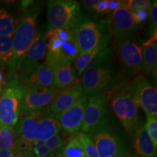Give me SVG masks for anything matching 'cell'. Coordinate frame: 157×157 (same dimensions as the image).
Masks as SVG:
<instances>
[{
	"mask_svg": "<svg viewBox=\"0 0 157 157\" xmlns=\"http://www.w3.org/2000/svg\"><path fill=\"white\" fill-rule=\"evenodd\" d=\"M47 54L72 63L74 61H75L76 58L80 53L76 45L75 37H74L69 40L63 41L60 48L56 53L50 54L47 52Z\"/></svg>",
	"mask_w": 157,
	"mask_h": 157,
	"instance_id": "cell-22",
	"label": "cell"
},
{
	"mask_svg": "<svg viewBox=\"0 0 157 157\" xmlns=\"http://www.w3.org/2000/svg\"><path fill=\"white\" fill-rule=\"evenodd\" d=\"M36 12H29L21 19L15 29L13 36V58L9 65L12 75H15L21 60L34 42L36 36Z\"/></svg>",
	"mask_w": 157,
	"mask_h": 157,
	"instance_id": "cell-4",
	"label": "cell"
},
{
	"mask_svg": "<svg viewBox=\"0 0 157 157\" xmlns=\"http://www.w3.org/2000/svg\"><path fill=\"white\" fill-rule=\"evenodd\" d=\"M109 51L106 48L95 58L83 72L82 87L83 93L90 97L103 93L114 84V70L108 60Z\"/></svg>",
	"mask_w": 157,
	"mask_h": 157,
	"instance_id": "cell-2",
	"label": "cell"
},
{
	"mask_svg": "<svg viewBox=\"0 0 157 157\" xmlns=\"http://www.w3.org/2000/svg\"><path fill=\"white\" fill-rule=\"evenodd\" d=\"M111 23L116 35L115 40L128 39L127 37L130 36L137 25L124 1L121 7L113 13Z\"/></svg>",
	"mask_w": 157,
	"mask_h": 157,
	"instance_id": "cell-17",
	"label": "cell"
},
{
	"mask_svg": "<svg viewBox=\"0 0 157 157\" xmlns=\"http://www.w3.org/2000/svg\"><path fill=\"white\" fill-rule=\"evenodd\" d=\"M58 91L60 90H57L54 87H40L25 86L21 115L48 108Z\"/></svg>",
	"mask_w": 157,
	"mask_h": 157,
	"instance_id": "cell-10",
	"label": "cell"
},
{
	"mask_svg": "<svg viewBox=\"0 0 157 157\" xmlns=\"http://www.w3.org/2000/svg\"><path fill=\"white\" fill-rule=\"evenodd\" d=\"M119 61L132 75L138 74L143 69L142 49L129 39H118L114 42Z\"/></svg>",
	"mask_w": 157,
	"mask_h": 157,
	"instance_id": "cell-11",
	"label": "cell"
},
{
	"mask_svg": "<svg viewBox=\"0 0 157 157\" xmlns=\"http://www.w3.org/2000/svg\"><path fill=\"white\" fill-rule=\"evenodd\" d=\"M16 127L17 140L29 145L34 140L45 142L61 131L54 115L48 108L23 115Z\"/></svg>",
	"mask_w": 157,
	"mask_h": 157,
	"instance_id": "cell-1",
	"label": "cell"
},
{
	"mask_svg": "<svg viewBox=\"0 0 157 157\" xmlns=\"http://www.w3.org/2000/svg\"><path fill=\"white\" fill-rule=\"evenodd\" d=\"M108 41H105L101 44L98 45L97 48L93 50L88 51V52L80 53L75 60V67L76 69V73L78 76H81L84 71L86 70L90 64L95 60V58L98 55L106 49V45Z\"/></svg>",
	"mask_w": 157,
	"mask_h": 157,
	"instance_id": "cell-21",
	"label": "cell"
},
{
	"mask_svg": "<svg viewBox=\"0 0 157 157\" xmlns=\"http://www.w3.org/2000/svg\"><path fill=\"white\" fill-rule=\"evenodd\" d=\"M89 135L96 147L98 157L123 156L126 154L124 143L103 121Z\"/></svg>",
	"mask_w": 157,
	"mask_h": 157,
	"instance_id": "cell-7",
	"label": "cell"
},
{
	"mask_svg": "<svg viewBox=\"0 0 157 157\" xmlns=\"http://www.w3.org/2000/svg\"><path fill=\"white\" fill-rule=\"evenodd\" d=\"M78 139L81 145L83 147V149L87 157H98V152L96 150V147L94 144L93 139L90 136L89 134L82 132H78L74 134Z\"/></svg>",
	"mask_w": 157,
	"mask_h": 157,
	"instance_id": "cell-28",
	"label": "cell"
},
{
	"mask_svg": "<svg viewBox=\"0 0 157 157\" xmlns=\"http://www.w3.org/2000/svg\"><path fill=\"white\" fill-rule=\"evenodd\" d=\"M121 5H122V1H119V0H109L108 12H114L118 8H119Z\"/></svg>",
	"mask_w": 157,
	"mask_h": 157,
	"instance_id": "cell-34",
	"label": "cell"
},
{
	"mask_svg": "<svg viewBox=\"0 0 157 157\" xmlns=\"http://www.w3.org/2000/svg\"><path fill=\"white\" fill-rule=\"evenodd\" d=\"M149 13H150V10L148 9H139L137 10L131 12L130 13L132 15L135 23L137 25H138L148 20Z\"/></svg>",
	"mask_w": 157,
	"mask_h": 157,
	"instance_id": "cell-32",
	"label": "cell"
},
{
	"mask_svg": "<svg viewBox=\"0 0 157 157\" xmlns=\"http://www.w3.org/2000/svg\"><path fill=\"white\" fill-rule=\"evenodd\" d=\"M25 86L16 76L6 84L0 95V127H14L18 122Z\"/></svg>",
	"mask_w": 157,
	"mask_h": 157,
	"instance_id": "cell-3",
	"label": "cell"
},
{
	"mask_svg": "<svg viewBox=\"0 0 157 157\" xmlns=\"http://www.w3.org/2000/svg\"><path fill=\"white\" fill-rule=\"evenodd\" d=\"M107 113V99L103 93L92 95L84 109L81 132L89 134L104 120Z\"/></svg>",
	"mask_w": 157,
	"mask_h": 157,
	"instance_id": "cell-12",
	"label": "cell"
},
{
	"mask_svg": "<svg viewBox=\"0 0 157 157\" xmlns=\"http://www.w3.org/2000/svg\"><path fill=\"white\" fill-rule=\"evenodd\" d=\"M53 157H60V155H56V156H54Z\"/></svg>",
	"mask_w": 157,
	"mask_h": 157,
	"instance_id": "cell-40",
	"label": "cell"
},
{
	"mask_svg": "<svg viewBox=\"0 0 157 157\" xmlns=\"http://www.w3.org/2000/svg\"><path fill=\"white\" fill-rule=\"evenodd\" d=\"M143 68L149 76L156 77L157 44L156 34L153 35L146 42L143 43L142 52Z\"/></svg>",
	"mask_w": 157,
	"mask_h": 157,
	"instance_id": "cell-20",
	"label": "cell"
},
{
	"mask_svg": "<svg viewBox=\"0 0 157 157\" xmlns=\"http://www.w3.org/2000/svg\"><path fill=\"white\" fill-rule=\"evenodd\" d=\"M2 93V88H1V84H0V95H1Z\"/></svg>",
	"mask_w": 157,
	"mask_h": 157,
	"instance_id": "cell-39",
	"label": "cell"
},
{
	"mask_svg": "<svg viewBox=\"0 0 157 157\" xmlns=\"http://www.w3.org/2000/svg\"><path fill=\"white\" fill-rule=\"evenodd\" d=\"M127 157H137V156H134V155H129Z\"/></svg>",
	"mask_w": 157,
	"mask_h": 157,
	"instance_id": "cell-38",
	"label": "cell"
},
{
	"mask_svg": "<svg viewBox=\"0 0 157 157\" xmlns=\"http://www.w3.org/2000/svg\"><path fill=\"white\" fill-rule=\"evenodd\" d=\"M111 105L127 134L130 137H133L137 128L139 107L135 103L128 83L117 88L113 93Z\"/></svg>",
	"mask_w": 157,
	"mask_h": 157,
	"instance_id": "cell-5",
	"label": "cell"
},
{
	"mask_svg": "<svg viewBox=\"0 0 157 157\" xmlns=\"http://www.w3.org/2000/svg\"><path fill=\"white\" fill-rule=\"evenodd\" d=\"M98 1H99V0H84V1H82V2L87 10H93L94 7H95V6L97 5Z\"/></svg>",
	"mask_w": 157,
	"mask_h": 157,
	"instance_id": "cell-35",
	"label": "cell"
},
{
	"mask_svg": "<svg viewBox=\"0 0 157 157\" xmlns=\"http://www.w3.org/2000/svg\"><path fill=\"white\" fill-rule=\"evenodd\" d=\"M45 63L51 68L54 77V87L60 90L78 82L72 63L46 54Z\"/></svg>",
	"mask_w": 157,
	"mask_h": 157,
	"instance_id": "cell-14",
	"label": "cell"
},
{
	"mask_svg": "<svg viewBox=\"0 0 157 157\" xmlns=\"http://www.w3.org/2000/svg\"><path fill=\"white\" fill-rule=\"evenodd\" d=\"M15 154L13 150L0 151V157H15Z\"/></svg>",
	"mask_w": 157,
	"mask_h": 157,
	"instance_id": "cell-36",
	"label": "cell"
},
{
	"mask_svg": "<svg viewBox=\"0 0 157 157\" xmlns=\"http://www.w3.org/2000/svg\"><path fill=\"white\" fill-rule=\"evenodd\" d=\"M47 39H48L42 33L36 34L34 42L21 60L13 76H18L25 74L40 63V60H42L47 54Z\"/></svg>",
	"mask_w": 157,
	"mask_h": 157,
	"instance_id": "cell-15",
	"label": "cell"
},
{
	"mask_svg": "<svg viewBox=\"0 0 157 157\" xmlns=\"http://www.w3.org/2000/svg\"><path fill=\"white\" fill-rule=\"evenodd\" d=\"M80 7L73 0H52L48 7V21L51 29H75L80 23Z\"/></svg>",
	"mask_w": 157,
	"mask_h": 157,
	"instance_id": "cell-6",
	"label": "cell"
},
{
	"mask_svg": "<svg viewBox=\"0 0 157 157\" xmlns=\"http://www.w3.org/2000/svg\"><path fill=\"white\" fill-rule=\"evenodd\" d=\"M133 138V146L137 157H156V148L146 132L145 126L137 127Z\"/></svg>",
	"mask_w": 157,
	"mask_h": 157,
	"instance_id": "cell-19",
	"label": "cell"
},
{
	"mask_svg": "<svg viewBox=\"0 0 157 157\" xmlns=\"http://www.w3.org/2000/svg\"><path fill=\"white\" fill-rule=\"evenodd\" d=\"M83 94L81 84L78 82L60 90L48 108L52 114H58L73 106Z\"/></svg>",
	"mask_w": 157,
	"mask_h": 157,
	"instance_id": "cell-16",
	"label": "cell"
},
{
	"mask_svg": "<svg viewBox=\"0 0 157 157\" xmlns=\"http://www.w3.org/2000/svg\"><path fill=\"white\" fill-rule=\"evenodd\" d=\"M31 154L35 157H53L49 149L47 148L44 141L34 140L29 143L28 148Z\"/></svg>",
	"mask_w": 157,
	"mask_h": 157,
	"instance_id": "cell-29",
	"label": "cell"
},
{
	"mask_svg": "<svg viewBox=\"0 0 157 157\" xmlns=\"http://www.w3.org/2000/svg\"><path fill=\"white\" fill-rule=\"evenodd\" d=\"M18 23L10 12L0 8V36H13Z\"/></svg>",
	"mask_w": 157,
	"mask_h": 157,
	"instance_id": "cell-23",
	"label": "cell"
},
{
	"mask_svg": "<svg viewBox=\"0 0 157 157\" xmlns=\"http://www.w3.org/2000/svg\"><path fill=\"white\" fill-rule=\"evenodd\" d=\"M87 103V98L83 93L73 106L63 112L54 115L61 130L70 135L79 132L82 128L84 109Z\"/></svg>",
	"mask_w": 157,
	"mask_h": 157,
	"instance_id": "cell-13",
	"label": "cell"
},
{
	"mask_svg": "<svg viewBox=\"0 0 157 157\" xmlns=\"http://www.w3.org/2000/svg\"><path fill=\"white\" fill-rule=\"evenodd\" d=\"M115 157H124V156H115Z\"/></svg>",
	"mask_w": 157,
	"mask_h": 157,
	"instance_id": "cell-41",
	"label": "cell"
},
{
	"mask_svg": "<svg viewBox=\"0 0 157 157\" xmlns=\"http://www.w3.org/2000/svg\"><path fill=\"white\" fill-rule=\"evenodd\" d=\"M18 138L16 125L0 127V151L13 150Z\"/></svg>",
	"mask_w": 157,
	"mask_h": 157,
	"instance_id": "cell-24",
	"label": "cell"
},
{
	"mask_svg": "<svg viewBox=\"0 0 157 157\" xmlns=\"http://www.w3.org/2000/svg\"><path fill=\"white\" fill-rule=\"evenodd\" d=\"M13 53V36H0V64L10 65Z\"/></svg>",
	"mask_w": 157,
	"mask_h": 157,
	"instance_id": "cell-27",
	"label": "cell"
},
{
	"mask_svg": "<svg viewBox=\"0 0 157 157\" xmlns=\"http://www.w3.org/2000/svg\"><path fill=\"white\" fill-rule=\"evenodd\" d=\"M128 84L137 106L143 109L146 115L157 117L156 88L143 75H138Z\"/></svg>",
	"mask_w": 157,
	"mask_h": 157,
	"instance_id": "cell-8",
	"label": "cell"
},
{
	"mask_svg": "<svg viewBox=\"0 0 157 157\" xmlns=\"http://www.w3.org/2000/svg\"><path fill=\"white\" fill-rule=\"evenodd\" d=\"M66 134L67 133L64 132L63 131H60L58 134L54 135L53 137L44 142L47 148L53 156L60 155L67 143L68 138L66 137Z\"/></svg>",
	"mask_w": 157,
	"mask_h": 157,
	"instance_id": "cell-26",
	"label": "cell"
},
{
	"mask_svg": "<svg viewBox=\"0 0 157 157\" xmlns=\"http://www.w3.org/2000/svg\"><path fill=\"white\" fill-rule=\"evenodd\" d=\"M75 40L79 53H84L108 41V36L100 23L87 20L80 22L75 29Z\"/></svg>",
	"mask_w": 157,
	"mask_h": 157,
	"instance_id": "cell-9",
	"label": "cell"
},
{
	"mask_svg": "<svg viewBox=\"0 0 157 157\" xmlns=\"http://www.w3.org/2000/svg\"><path fill=\"white\" fill-rule=\"evenodd\" d=\"M16 77L25 86L40 87H54L53 74L51 68L45 63L38 64L33 69Z\"/></svg>",
	"mask_w": 157,
	"mask_h": 157,
	"instance_id": "cell-18",
	"label": "cell"
},
{
	"mask_svg": "<svg viewBox=\"0 0 157 157\" xmlns=\"http://www.w3.org/2000/svg\"><path fill=\"white\" fill-rule=\"evenodd\" d=\"M60 157H87L83 147L75 135H71L60 154Z\"/></svg>",
	"mask_w": 157,
	"mask_h": 157,
	"instance_id": "cell-25",
	"label": "cell"
},
{
	"mask_svg": "<svg viewBox=\"0 0 157 157\" xmlns=\"http://www.w3.org/2000/svg\"><path fill=\"white\" fill-rule=\"evenodd\" d=\"M151 19V25L149 31L153 35L156 34V29H157V2L156 1L153 2L151 3V8L150 13H149Z\"/></svg>",
	"mask_w": 157,
	"mask_h": 157,
	"instance_id": "cell-31",
	"label": "cell"
},
{
	"mask_svg": "<svg viewBox=\"0 0 157 157\" xmlns=\"http://www.w3.org/2000/svg\"><path fill=\"white\" fill-rule=\"evenodd\" d=\"M15 157H35L29 151H23L15 154Z\"/></svg>",
	"mask_w": 157,
	"mask_h": 157,
	"instance_id": "cell-37",
	"label": "cell"
},
{
	"mask_svg": "<svg viewBox=\"0 0 157 157\" xmlns=\"http://www.w3.org/2000/svg\"><path fill=\"white\" fill-rule=\"evenodd\" d=\"M108 7H109V0H101L98 1L93 10L98 13H105L108 12Z\"/></svg>",
	"mask_w": 157,
	"mask_h": 157,
	"instance_id": "cell-33",
	"label": "cell"
},
{
	"mask_svg": "<svg viewBox=\"0 0 157 157\" xmlns=\"http://www.w3.org/2000/svg\"><path fill=\"white\" fill-rule=\"evenodd\" d=\"M146 132L151 139L155 148H157V117L146 115V123L145 125Z\"/></svg>",
	"mask_w": 157,
	"mask_h": 157,
	"instance_id": "cell-30",
	"label": "cell"
}]
</instances>
